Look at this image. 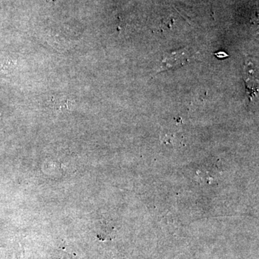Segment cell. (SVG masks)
Returning <instances> with one entry per match:
<instances>
[{
	"label": "cell",
	"instance_id": "1",
	"mask_svg": "<svg viewBox=\"0 0 259 259\" xmlns=\"http://www.w3.org/2000/svg\"><path fill=\"white\" fill-rule=\"evenodd\" d=\"M215 55L218 56V58H225L228 56V54H226L224 51H222V52H218L217 54H215Z\"/></svg>",
	"mask_w": 259,
	"mask_h": 259
}]
</instances>
